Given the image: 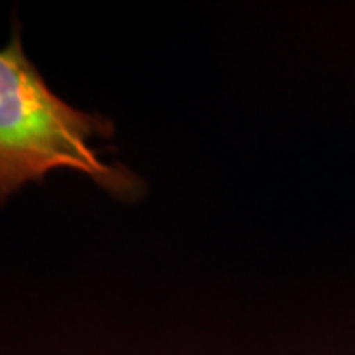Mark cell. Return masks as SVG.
<instances>
[{
  "label": "cell",
  "mask_w": 355,
  "mask_h": 355,
  "mask_svg": "<svg viewBox=\"0 0 355 355\" xmlns=\"http://www.w3.org/2000/svg\"><path fill=\"white\" fill-rule=\"evenodd\" d=\"M113 130L109 119L79 111L48 87L18 34L0 50V203L53 170L85 174L116 198L140 193L139 178L105 164L89 142Z\"/></svg>",
  "instance_id": "obj_1"
}]
</instances>
